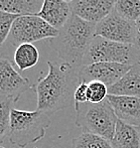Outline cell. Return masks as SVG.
Here are the masks:
<instances>
[{
  "mask_svg": "<svg viewBox=\"0 0 140 148\" xmlns=\"http://www.w3.org/2000/svg\"><path fill=\"white\" fill-rule=\"evenodd\" d=\"M50 124V115L43 111L19 110L13 108L7 133L8 140L15 146L24 148L41 140Z\"/></svg>",
  "mask_w": 140,
  "mask_h": 148,
  "instance_id": "3",
  "label": "cell"
},
{
  "mask_svg": "<svg viewBox=\"0 0 140 148\" xmlns=\"http://www.w3.org/2000/svg\"><path fill=\"white\" fill-rule=\"evenodd\" d=\"M48 75L39 79L35 90L37 109L51 115L74 103V94L81 84L76 69L67 63L48 61Z\"/></svg>",
  "mask_w": 140,
  "mask_h": 148,
  "instance_id": "1",
  "label": "cell"
},
{
  "mask_svg": "<svg viewBox=\"0 0 140 148\" xmlns=\"http://www.w3.org/2000/svg\"><path fill=\"white\" fill-rule=\"evenodd\" d=\"M13 99H5L0 101V140L4 139L8 133L10 125V115L15 103Z\"/></svg>",
  "mask_w": 140,
  "mask_h": 148,
  "instance_id": "20",
  "label": "cell"
},
{
  "mask_svg": "<svg viewBox=\"0 0 140 148\" xmlns=\"http://www.w3.org/2000/svg\"><path fill=\"white\" fill-rule=\"evenodd\" d=\"M139 50H140V49H139Z\"/></svg>",
  "mask_w": 140,
  "mask_h": 148,
  "instance_id": "25",
  "label": "cell"
},
{
  "mask_svg": "<svg viewBox=\"0 0 140 148\" xmlns=\"http://www.w3.org/2000/svg\"><path fill=\"white\" fill-rule=\"evenodd\" d=\"M96 24L87 22L72 14L55 38L50 39L52 49L56 51L64 63L79 70L83 60L94 38Z\"/></svg>",
  "mask_w": 140,
  "mask_h": 148,
  "instance_id": "2",
  "label": "cell"
},
{
  "mask_svg": "<svg viewBox=\"0 0 140 148\" xmlns=\"http://www.w3.org/2000/svg\"><path fill=\"white\" fill-rule=\"evenodd\" d=\"M71 15L70 2L64 0H44L41 9L36 14L58 31L64 27Z\"/></svg>",
  "mask_w": 140,
  "mask_h": 148,
  "instance_id": "12",
  "label": "cell"
},
{
  "mask_svg": "<svg viewBox=\"0 0 140 148\" xmlns=\"http://www.w3.org/2000/svg\"><path fill=\"white\" fill-rule=\"evenodd\" d=\"M108 95V88L100 82H89L87 84V102L100 103L107 99Z\"/></svg>",
  "mask_w": 140,
  "mask_h": 148,
  "instance_id": "19",
  "label": "cell"
},
{
  "mask_svg": "<svg viewBox=\"0 0 140 148\" xmlns=\"http://www.w3.org/2000/svg\"><path fill=\"white\" fill-rule=\"evenodd\" d=\"M132 66L117 63H94L83 66L78 71L81 83L100 82L107 88L116 84Z\"/></svg>",
  "mask_w": 140,
  "mask_h": 148,
  "instance_id": "8",
  "label": "cell"
},
{
  "mask_svg": "<svg viewBox=\"0 0 140 148\" xmlns=\"http://www.w3.org/2000/svg\"><path fill=\"white\" fill-rule=\"evenodd\" d=\"M87 83H81L76 86V90L74 94V101L76 103H85L87 102Z\"/></svg>",
  "mask_w": 140,
  "mask_h": 148,
  "instance_id": "22",
  "label": "cell"
},
{
  "mask_svg": "<svg viewBox=\"0 0 140 148\" xmlns=\"http://www.w3.org/2000/svg\"><path fill=\"white\" fill-rule=\"evenodd\" d=\"M140 62V50L135 45L94 37L83 60V66L94 63H117L133 66Z\"/></svg>",
  "mask_w": 140,
  "mask_h": 148,
  "instance_id": "5",
  "label": "cell"
},
{
  "mask_svg": "<svg viewBox=\"0 0 140 148\" xmlns=\"http://www.w3.org/2000/svg\"><path fill=\"white\" fill-rule=\"evenodd\" d=\"M108 95L140 97V65L138 63L133 65L116 84L108 88Z\"/></svg>",
  "mask_w": 140,
  "mask_h": 148,
  "instance_id": "13",
  "label": "cell"
},
{
  "mask_svg": "<svg viewBox=\"0 0 140 148\" xmlns=\"http://www.w3.org/2000/svg\"><path fill=\"white\" fill-rule=\"evenodd\" d=\"M39 51L33 44H21L14 52V63L20 71L28 70L37 65Z\"/></svg>",
  "mask_w": 140,
  "mask_h": 148,
  "instance_id": "16",
  "label": "cell"
},
{
  "mask_svg": "<svg viewBox=\"0 0 140 148\" xmlns=\"http://www.w3.org/2000/svg\"><path fill=\"white\" fill-rule=\"evenodd\" d=\"M42 4L40 0H0V10L17 16L36 15Z\"/></svg>",
  "mask_w": 140,
  "mask_h": 148,
  "instance_id": "15",
  "label": "cell"
},
{
  "mask_svg": "<svg viewBox=\"0 0 140 148\" xmlns=\"http://www.w3.org/2000/svg\"><path fill=\"white\" fill-rule=\"evenodd\" d=\"M135 29H136V35H135V46L140 49V16L135 21Z\"/></svg>",
  "mask_w": 140,
  "mask_h": 148,
  "instance_id": "23",
  "label": "cell"
},
{
  "mask_svg": "<svg viewBox=\"0 0 140 148\" xmlns=\"http://www.w3.org/2000/svg\"><path fill=\"white\" fill-rule=\"evenodd\" d=\"M135 22L121 17L115 10L96 24L94 37H101L113 42L135 45Z\"/></svg>",
  "mask_w": 140,
  "mask_h": 148,
  "instance_id": "7",
  "label": "cell"
},
{
  "mask_svg": "<svg viewBox=\"0 0 140 148\" xmlns=\"http://www.w3.org/2000/svg\"><path fill=\"white\" fill-rule=\"evenodd\" d=\"M107 101L118 120L134 126H140V97L108 95Z\"/></svg>",
  "mask_w": 140,
  "mask_h": 148,
  "instance_id": "11",
  "label": "cell"
},
{
  "mask_svg": "<svg viewBox=\"0 0 140 148\" xmlns=\"http://www.w3.org/2000/svg\"><path fill=\"white\" fill-rule=\"evenodd\" d=\"M19 16L12 15L0 10V47L8 40L13 22Z\"/></svg>",
  "mask_w": 140,
  "mask_h": 148,
  "instance_id": "21",
  "label": "cell"
},
{
  "mask_svg": "<svg viewBox=\"0 0 140 148\" xmlns=\"http://www.w3.org/2000/svg\"><path fill=\"white\" fill-rule=\"evenodd\" d=\"M113 0H74L70 1L72 14L91 23H98L111 13Z\"/></svg>",
  "mask_w": 140,
  "mask_h": 148,
  "instance_id": "10",
  "label": "cell"
},
{
  "mask_svg": "<svg viewBox=\"0 0 140 148\" xmlns=\"http://www.w3.org/2000/svg\"><path fill=\"white\" fill-rule=\"evenodd\" d=\"M114 10L124 19L135 22L140 16V0H117Z\"/></svg>",
  "mask_w": 140,
  "mask_h": 148,
  "instance_id": "18",
  "label": "cell"
},
{
  "mask_svg": "<svg viewBox=\"0 0 140 148\" xmlns=\"http://www.w3.org/2000/svg\"><path fill=\"white\" fill-rule=\"evenodd\" d=\"M30 88L29 79L22 77L7 58L0 57V101L13 99L17 102Z\"/></svg>",
  "mask_w": 140,
  "mask_h": 148,
  "instance_id": "9",
  "label": "cell"
},
{
  "mask_svg": "<svg viewBox=\"0 0 140 148\" xmlns=\"http://www.w3.org/2000/svg\"><path fill=\"white\" fill-rule=\"evenodd\" d=\"M59 31L36 15L19 16L13 22L8 41L18 47L21 44H32L44 39H52Z\"/></svg>",
  "mask_w": 140,
  "mask_h": 148,
  "instance_id": "6",
  "label": "cell"
},
{
  "mask_svg": "<svg viewBox=\"0 0 140 148\" xmlns=\"http://www.w3.org/2000/svg\"><path fill=\"white\" fill-rule=\"evenodd\" d=\"M71 148H113L111 142L101 136L83 132L74 137Z\"/></svg>",
  "mask_w": 140,
  "mask_h": 148,
  "instance_id": "17",
  "label": "cell"
},
{
  "mask_svg": "<svg viewBox=\"0 0 140 148\" xmlns=\"http://www.w3.org/2000/svg\"><path fill=\"white\" fill-rule=\"evenodd\" d=\"M138 64H139V65H140V62H139V63H138Z\"/></svg>",
  "mask_w": 140,
  "mask_h": 148,
  "instance_id": "24",
  "label": "cell"
},
{
  "mask_svg": "<svg viewBox=\"0 0 140 148\" xmlns=\"http://www.w3.org/2000/svg\"><path fill=\"white\" fill-rule=\"evenodd\" d=\"M74 109L76 126L83 132L101 136L111 142L118 119L107 99L100 103L74 102Z\"/></svg>",
  "mask_w": 140,
  "mask_h": 148,
  "instance_id": "4",
  "label": "cell"
},
{
  "mask_svg": "<svg viewBox=\"0 0 140 148\" xmlns=\"http://www.w3.org/2000/svg\"><path fill=\"white\" fill-rule=\"evenodd\" d=\"M111 144L113 148H140V126L118 120Z\"/></svg>",
  "mask_w": 140,
  "mask_h": 148,
  "instance_id": "14",
  "label": "cell"
}]
</instances>
